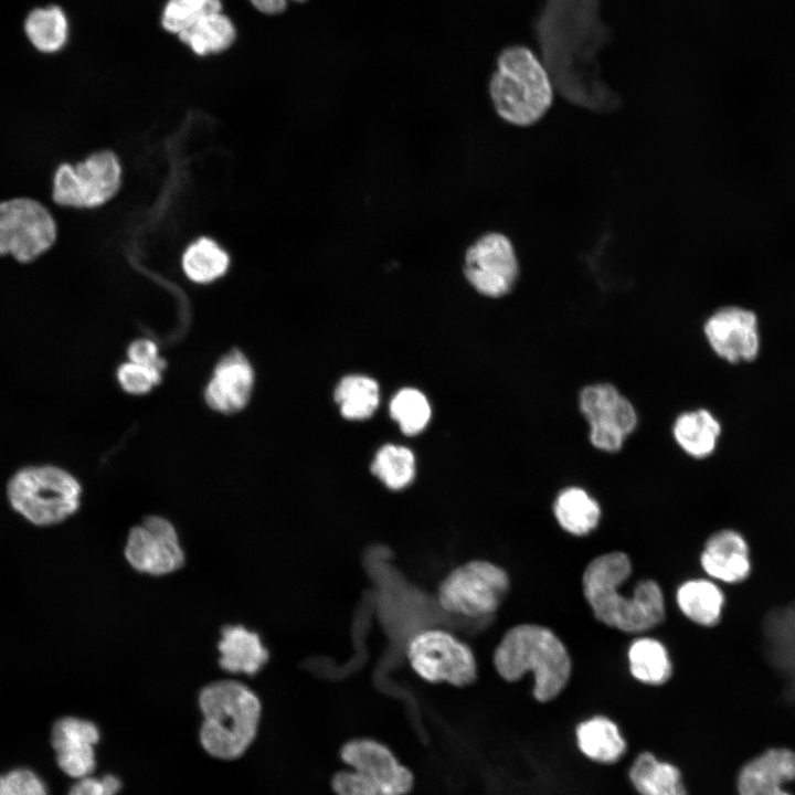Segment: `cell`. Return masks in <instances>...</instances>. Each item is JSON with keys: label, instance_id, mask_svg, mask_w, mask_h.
<instances>
[{"label": "cell", "instance_id": "obj_1", "mask_svg": "<svg viewBox=\"0 0 795 795\" xmlns=\"http://www.w3.org/2000/svg\"><path fill=\"white\" fill-rule=\"evenodd\" d=\"M601 0H545L534 21L542 62L553 85L572 103L611 109L617 96L600 75L597 54L611 40Z\"/></svg>", "mask_w": 795, "mask_h": 795}, {"label": "cell", "instance_id": "obj_2", "mask_svg": "<svg viewBox=\"0 0 795 795\" xmlns=\"http://www.w3.org/2000/svg\"><path fill=\"white\" fill-rule=\"evenodd\" d=\"M630 573L632 563L624 552L601 554L584 570L583 594L601 623L625 633H640L664 621L665 600L653 580L640 581L632 595H623L621 586Z\"/></svg>", "mask_w": 795, "mask_h": 795}, {"label": "cell", "instance_id": "obj_3", "mask_svg": "<svg viewBox=\"0 0 795 795\" xmlns=\"http://www.w3.org/2000/svg\"><path fill=\"white\" fill-rule=\"evenodd\" d=\"M494 665L500 677L511 682L531 671L533 696L540 702L560 695L572 669L562 640L548 627L537 624L510 628L495 649Z\"/></svg>", "mask_w": 795, "mask_h": 795}, {"label": "cell", "instance_id": "obj_4", "mask_svg": "<svg viewBox=\"0 0 795 795\" xmlns=\"http://www.w3.org/2000/svg\"><path fill=\"white\" fill-rule=\"evenodd\" d=\"M198 700L204 750L223 760L240 757L257 733L262 714L257 695L243 682L224 679L204 686Z\"/></svg>", "mask_w": 795, "mask_h": 795}, {"label": "cell", "instance_id": "obj_5", "mask_svg": "<svg viewBox=\"0 0 795 795\" xmlns=\"http://www.w3.org/2000/svg\"><path fill=\"white\" fill-rule=\"evenodd\" d=\"M489 95L501 119L527 127L538 123L551 107L553 83L543 62L530 49L513 45L497 57Z\"/></svg>", "mask_w": 795, "mask_h": 795}, {"label": "cell", "instance_id": "obj_6", "mask_svg": "<svg viewBox=\"0 0 795 795\" xmlns=\"http://www.w3.org/2000/svg\"><path fill=\"white\" fill-rule=\"evenodd\" d=\"M82 486L55 465H33L17 470L7 485L12 509L29 522L49 527L63 522L81 505Z\"/></svg>", "mask_w": 795, "mask_h": 795}, {"label": "cell", "instance_id": "obj_7", "mask_svg": "<svg viewBox=\"0 0 795 795\" xmlns=\"http://www.w3.org/2000/svg\"><path fill=\"white\" fill-rule=\"evenodd\" d=\"M510 586L507 572L485 560H473L454 569L439 584L437 598L448 613L469 618L494 614Z\"/></svg>", "mask_w": 795, "mask_h": 795}, {"label": "cell", "instance_id": "obj_8", "mask_svg": "<svg viewBox=\"0 0 795 795\" xmlns=\"http://www.w3.org/2000/svg\"><path fill=\"white\" fill-rule=\"evenodd\" d=\"M406 655L413 670L432 683L465 687L477 678V662L469 646L444 629H425L414 635Z\"/></svg>", "mask_w": 795, "mask_h": 795}, {"label": "cell", "instance_id": "obj_9", "mask_svg": "<svg viewBox=\"0 0 795 795\" xmlns=\"http://www.w3.org/2000/svg\"><path fill=\"white\" fill-rule=\"evenodd\" d=\"M121 182V167L112 151L95 152L76 163H62L53 178V200L62 206L92 209L109 201Z\"/></svg>", "mask_w": 795, "mask_h": 795}, {"label": "cell", "instance_id": "obj_10", "mask_svg": "<svg viewBox=\"0 0 795 795\" xmlns=\"http://www.w3.org/2000/svg\"><path fill=\"white\" fill-rule=\"evenodd\" d=\"M57 235L50 211L31 198L0 201V256L30 263L47 252Z\"/></svg>", "mask_w": 795, "mask_h": 795}, {"label": "cell", "instance_id": "obj_11", "mask_svg": "<svg viewBox=\"0 0 795 795\" xmlns=\"http://www.w3.org/2000/svg\"><path fill=\"white\" fill-rule=\"evenodd\" d=\"M579 407L590 427L591 444L604 452L622 448L637 425L633 403L611 383L584 386L579 394Z\"/></svg>", "mask_w": 795, "mask_h": 795}, {"label": "cell", "instance_id": "obj_12", "mask_svg": "<svg viewBox=\"0 0 795 795\" xmlns=\"http://www.w3.org/2000/svg\"><path fill=\"white\" fill-rule=\"evenodd\" d=\"M463 269L468 283L491 298L509 294L520 274L515 247L509 237L499 232L485 233L468 246Z\"/></svg>", "mask_w": 795, "mask_h": 795}, {"label": "cell", "instance_id": "obj_13", "mask_svg": "<svg viewBox=\"0 0 795 795\" xmlns=\"http://www.w3.org/2000/svg\"><path fill=\"white\" fill-rule=\"evenodd\" d=\"M124 554L134 570L156 576L178 571L186 561L174 526L156 515L129 530Z\"/></svg>", "mask_w": 795, "mask_h": 795}, {"label": "cell", "instance_id": "obj_14", "mask_svg": "<svg viewBox=\"0 0 795 795\" xmlns=\"http://www.w3.org/2000/svg\"><path fill=\"white\" fill-rule=\"evenodd\" d=\"M343 766L378 782L394 795H409L415 786V774L393 749L371 736L347 740L339 749Z\"/></svg>", "mask_w": 795, "mask_h": 795}, {"label": "cell", "instance_id": "obj_15", "mask_svg": "<svg viewBox=\"0 0 795 795\" xmlns=\"http://www.w3.org/2000/svg\"><path fill=\"white\" fill-rule=\"evenodd\" d=\"M703 333L712 351L730 363L751 362L760 353L757 316L750 309L725 306L711 314Z\"/></svg>", "mask_w": 795, "mask_h": 795}, {"label": "cell", "instance_id": "obj_16", "mask_svg": "<svg viewBox=\"0 0 795 795\" xmlns=\"http://www.w3.org/2000/svg\"><path fill=\"white\" fill-rule=\"evenodd\" d=\"M254 379L247 358L239 349H233L215 364L204 390V400L216 412L236 413L247 405Z\"/></svg>", "mask_w": 795, "mask_h": 795}, {"label": "cell", "instance_id": "obj_17", "mask_svg": "<svg viewBox=\"0 0 795 795\" xmlns=\"http://www.w3.org/2000/svg\"><path fill=\"white\" fill-rule=\"evenodd\" d=\"M99 740L97 727L84 719L64 717L52 727V746L60 768L71 777L89 776L96 766L94 746Z\"/></svg>", "mask_w": 795, "mask_h": 795}, {"label": "cell", "instance_id": "obj_18", "mask_svg": "<svg viewBox=\"0 0 795 795\" xmlns=\"http://www.w3.org/2000/svg\"><path fill=\"white\" fill-rule=\"evenodd\" d=\"M795 781V751L770 748L745 762L736 775L738 795H793L784 785Z\"/></svg>", "mask_w": 795, "mask_h": 795}, {"label": "cell", "instance_id": "obj_19", "mask_svg": "<svg viewBox=\"0 0 795 795\" xmlns=\"http://www.w3.org/2000/svg\"><path fill=\"white\" fill-rule=\"evenodd\" d=\"M704 572L721 582H743L751 573V558L748 542L735 530H720L706 541L700 555Z\"/></svg>", "mask_w": 795, "mask_h": 795}, {"label": "cell", "instance_id": "obj_20", "mask_svg": "<svg viewBox=\"0 0 795 795\" xmlns=\"http://www.w3.org/2000/svg\"><path fill=\"white\" fill-rule=\"evenodd\" d=\"M218 649L220 667L232 674L254 676L269 658L259 635L239 624L221 628Z\"/></svg>", "mask_w": 795, "mask_h": 795}, {"label": "cell", "instance_id": "obj_21", "mask_svg": "<svg viewBox=\"0 0 795 795\" xmlns=\"http://www.w3.org/2000/svg\"><path fill=\"white\" fill-rule=\"evenodd\" d=\"M721 432V423L707 409L683 412L672 425L677 445L695 459H704L714 453Z\"/></svg>", "mask_w": 795, "mask_h": 795}, {"label": "cell", "instance_id": "obj_22", "mask_svg": "<svg viewBox=\"0 0 795 795\" xmlns=\"http://www.w3.org/2000/svg\"><path fill=\"white\" fill-rule=\"evenodd\" d=\"M553 515L564 531L582 537L597 527L602 512L598 502L585 489L570 486L556 495Z\"/></svg>", "mask_w": 795, "mask_h": 795}, {"label": "cell", "instance_id": "obj_23", "mask_svg": "<svg viewBox=\"0 0 795 795\" xmlns=\"http://www.w3.org/2000/svg\"><path fill=\"white\" fill-rule=\"evenodd\" d=\"M676 601L688 619L704 627L718 624L724 606L722 591L706 579L683 582L677 590Z\"/></svg>", "mask_w": 795, "mask_h": 795}, {"label": "cell", "instance_id": "obj_24", "mask_svg": "<svg viewBox=\"0 0 795 795\" xmlns=\"http://www.w3.org/2000/svg\"><path fill=\"white\" fill-rule=\"evenodd\" d=\"M575 735L581 752L600 763H614L626 750L618 727L606 717L597 716L581 722Z\"/></svg>", "mask_w": 795, "mask_h": 795}, {"label": "cell", "instance_id": "obj_25", "mask_svg": "<svg viewBox=\"0 0 795 795\" xmlns=\"http://www.w3.org/2000/svg\"><path fill=\"white\" fill-rule=\"evenodd\" d=\"M629 778L640 795H687L679 770L648 752L634 761Z\"/></svg>", "mask_w": 795, "mask_h": 795}, {"label": "cell", "instance_id": "obj_26", "mask_svg": "<svg viewBox=\"0 0 795 795\" xmlns=\"http://www.w3.org/2000/svg\"><path fill=\"white\" fill-rule=\"evenodd\" d=\"M632 676L646 685L660 686L672 675V664L666 647L657 639H635L627 653Z\"/></svg>", "mask_w": 795, "mask_h": 795}, {"label": "cell", "instance_id": "obj_27", "mask_svg": "<svg viewBox=\"0 0 795 795\" xmlns=\"http://www.w3.org/2000/svg\"><path fill=\"white\" fill-rule=\"evenodd\" d=\"M178 36L195 54L206 55L229 49L236 31L232 21L220 11L205 15Z\"/></svg>", "mask_w": 795, "mask_h": 795}, {"label": "cell", "instance_id": "obj_28", "mask_svg": "<svg viewBox=\"0 0 795 795\" xmlns=\"http://www.w3.org/2000/svg\"><path fill=\"white\" fill-rule=\"evenodd\" d=\"M24 30L33 46L43 53L60 51L68 36V22L56 6L34 9L25 19Z\"/></svg>", "mask_w": 795, "mask_h": 795}, {"label": "cell", "instance_id": "obj_29", "mask_svg": "<svg viewBox=\"0 0 795 795\" xmlns=\"http://www.w3.org/2000/svg\"><path fill=\"white\" fill-rule=\"evenodd\" d=\"M230 264L229 254L212 239L200 237L183 253L182 268L198 284L211 283L223 276Z\"/></svg>", "mask_w": 795, "mask_h": 795}, {"label": "cell", "instance_id": "obj_30", "mask_svg": "<svg viewBox=\"0 0 795 795\" xmlns=\"http://www.w3.org/2000/svg\"><path fill=\"white\" fill-rule=\"evenodd\" d=\"M335 399L348 420L370 417L379 404L378 383L364 375H348L338 384Z\"/></svg>", "mask_w": 795, "mask_h": 795}, {"label": "cell", "instance_id": "obj_31", "mask_svg": "<svg viewBox=\"0 0 795 795\" xmlns=\"http://www.w3.org/2000/svg\"><path fill=\"white\" fill-rule=\"evenodd\" d=\"M371 470L388 488L400 490L414 479L415 458L406 447L385 445L377 453Z\"/></svg>", "mask_w": 795, "mask_h": 795}, {"label": "cell", "instance_id": "obj_32", "mask_svg": "<svg viewBox=\"0 0 795 795\" xmlns=\"http://www.w3.org/2000/svg\"><path fill=\"white\" fill-rule=\"evenodd\" d=\"M392 418L406 435L424 430L431 417V407L425 395L416 389H402L390 403Z\"/></svg>", "mask_w": 795, "mask_h": 795}, {"label": "cell", "instance_id": "obj_33", "mask_svg": "<svg viewBox=\"0 0 795 795\" xmlns=\"http://www.w3.org/2000/svg\"><path fill=\"white\" fill-rule=\"evenodd\" d=\"M221 10V0H169L161 23L167 31L179 34L205 15Z\"/></svg>", "mask_w": 795, "mask_h": 795}, {"label": "cell", "instance_id": "obj_34", "mask_svg": "<svg viewBox=\"0 0 795 795\" xmlns=\"http://www.w3.org/2000/svg\"><path fill=\"white\" fill-rule=\"evenodd\" d=\"M330 788L335 795H394L378 782L347 766L331 775Z\"/></svg>", "mask_w": 795, "mask_h": 795}, {"label": "cell", "instance_id": "obj_35", "mask_svg": "<svg viewBox=\"0 0 795 795\" xmlns=\"http://www.w3.org/2000/svg\"><path fill=\"white\" fill-rule=\"evenodd\" d=\"M117 380L127 393L140 395L150 392L161 380V371L131 361L117 369Z\"/></svg>", "mask_w": 795, "mask_h": 795}, {"label": "cell", "instance_id": "obj_36", "mask_svg": "<svg viewBox=\"0 0 795 795\" xmlns=\"http://www.w3.org/2000/svg\"><path fill=\"white\" fill-rule=\"evenodd\" d=\"M0 795H47V791L34 772L18 768L0 775Z\"/></svg>", "mask_w": 795, "mask_h": 795}, {"label": "cell", "instance_id": "obj_37", "mask_svg": "<svg viewBox=\"0 0 795 795\" xmlns=\"http://www.w3.org/2000/svg\"><path fill=\"white\" fill-rule=\"evenodd\" d=\"M120 787V781L114 775L102 778L86 776L72 786L68 795H116Z\"/></svg>", "mask_w": 795, "mask_h": 795}, {"label": "cell", "instance_id": "obj_38", "mask_svg": "<svg viewBox=\"0 0 795 795\" xmlns=\"http://www.w3.org/2000/svg\"><path fill=\"white\" fill-rule=\"evenodd\" d=\"M128 361L149 367L162 372L166 362L159 356L157 344L149 339H138L127 350Z\"/></svg>", "mask_w": 795, "mask_h": 795}, {"label": "cell", "instance_id": "obj_39", "mask_svg": "<svg viewBox=\"0 0 795 795\" xmlns=\"http://www.w3.org/2000/svg\"><path fill=\"white\" fill-rule=\"evenodd\" d=\"M252 4L261 12L266 14L282 13L286 7L288 0H250ZM296 2H303L306 0H293Z\"/></svg>", "mask_w": 795, "mask_h": 795}]
</instances>
